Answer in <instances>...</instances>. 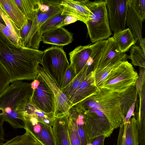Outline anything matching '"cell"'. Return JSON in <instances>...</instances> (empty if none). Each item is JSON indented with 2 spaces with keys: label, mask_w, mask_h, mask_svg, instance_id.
Masks as SVG:
<instances>
[{
  "label": "cell",
  "mask_w": 145,
  "mask_h": 145,
  "mask_svg": "<svg viewBox=\"0 0 145 145\" xmlns=\"http://www.w3.org/2000/svg\"><path fill=\"white\" fill-rule=\"evenodd\" d=\"M43 52L16 44L0 31V64L9 75L11 83L34 80L38 74Z\"/></svg>",
  "instance_id": "1"
},
{
  "label": "cell",
  "mask_w": 145,
  "mask_h": 145,
  "mask_svg": "<svg viewBox=\"0 0 145 145\" xmlns=\"http://www.w3.org/2000/svg\"><path fill=\"white\" fill-rule=\"evenodd\" d=\"M33 93L31 83L15 81L0 95V123L7 121L14 128L25 129L24 112Z\"/></svg>",
  "instance_id": "2"
},
{
  "label": "cell",
  "mask_w": 145,
  "mask_h": 145,
  "mask_svg": "<svg viewBox=\"0 0 145 145\" xmlns=\"http://www.w3.org/2000/svg\"><path fill=\"white\" fill-rule=\"evenodd\" d=\"M87 6L92 13L85 23L91 42L93 43L107 39L112 35L109 23L106 0L88 1Z\"/></svg>",
  "instance_id": "3"
},
{
  "label": "cell",
  "mask_w": 145,
  "mask_h": 145,
  "mask_svg": "<svg viewBox=\"0 0 145 145\" xmlns=\"http://www.w3.org/2000/svg\"><path fill=\"white\" fill-rule=\"evenodd\" d=\"M138 78L131 63L127 60L120 61L115 65L99 89L122 93L134 86Z\"/></svg>",
  "instance_id": "4"
},
{
  "label": "cell",
  "mask_w": 145,
  "mask_h": 145,
  "mask_svg": "<svg viewBox=\"0 0 145 145\" xmlns=\"http://www.w3.org/2000/svg\"><path fill=\"white\" fill-rule=\"evenodd\" d=\"M99 89L92 95L81 101L79 106L84 110L93 108L100 111L108 119L114 129L119 127L124 117L120 111L114 109L112 105V99H110L111 91Z\"/></svg>",
  "instance_id": "5"
},
{
  "label": "cell",
  "mask_w": 145,
  "mask_h": 145,
  "mask_svg": "<svg viewBox=\"0 0 145 145\" xmlns=\"http://www.w3.org/2000/svg\"><path fill=\"white\" fill-rule=\"evenodd\" d=\"M40 64L61 89L65 75L70 65L62 47L52 46L46 49L44 51Z\"/></svg>",
  "instance_id": "6"
},
{
  "label": "cell",
  "mask_w": 145,
  "mask_h": 145,
  "mask_svg": "<svg viewBox=\"0 0 145 145\" xmlns=\"http://www.w3.org/2000/svg\"><path fill=\"white\" fill-rule=\"evenodd\" d=\"M61 1L42 0V3L37 15L32 21L31 28L23 46L38 50L41 41L40 30L48 20L62 11Z\"/></svg>",
  "instance_id": "7"
},
{
  "label": "cell",
  "mask_w": 145,
  "mask_h": 145,
  "mask_svg": "<svg viewBox=\"0 0 145 145\" xmlns=\"http://www.w3.org/2000/svg\"><path fill=\"white\" fill-rule=\"evenodd\" d=\"M91 109L84 112L87 144L100 136H103L105 138L110 137L114 129L100 111Z\"/></svg>",
  "instance_id": "8"
},
{
  "label": "cell",
  "mask_w": 145,
  "mask_h": 145,
  "mask_svg": "<svg viewBox=\"0 0 145 145\" xmlns=\"http://www.w3.org/2000/svg\"><path fill=\"white\" fill-rule=\"evenodd\" d=\"M33 93L31 102L39 109L54 116L56 103L54 93L38 74L31 82Z\"/></svg>",
  "instance_id": "9"
},
{
  "label": "cell",
  "mask_w": 145,
  "mask_h": 145,
  "mask_svg": "<svg viewBox=\"0 0 145 145\" xmlns=\"http://www.w3.org/2000/svg\"><path fill=\"white\" fill-rule=\"evenodd\" d=\"M129 0H106L110 28L114 33L125 29Z\"/></svg>",
  "instance_id": "10"
},
{
  "label": "cell",
  "mask_w": 145,
  "mask_h": 145,
  "mask_svg": "<svg viewBox=\"0 0 145 145\" xmlns=\"http://www.w3.org/2000/svg\"><path fill=\"white\" fill-rule=\"evenodd\" d=\"M25 129L31 132L44 145H55L52 127L34 116L24 113Z\"/></svg>",
  "instance_id": "11"
},
{
  "label": "cell",
  "mask_w": 145,
  "mask_h": 145,
  "mask_svg": "<svg viewBox=\"0 0 145 145\" xmlns=\"http://www.w3.org/2000/svg\"><path fill=\"white\" fill-rule=\"evenodd\" d=\"M38 70V74L47 84L54 94L56 103L54 116H61L67 114L69 109L72 106L71 102L42 67L39 65Z\"/></svg>",
  "instance_id": "12"
},
{
  "label": "cell",
  "mask_w": 145,
  "mask_h": 145,
  "mask_svg": "<svg viewBox=\"0 0 145 145\" xmlns=\"http://www.w3.org/2000/svg\"><path fill=\"white\" fill-rule=\"evenodd\" d=\"M88 0H63L60 6L62 10V15H72L77 18L79 21L85 24L90 19L92 13L87 7Z\"/></svg>",
  "instance_id": "13"
},
{
  "label": "cell",
  "mask_w": 145,
  "mask_h": 145,
  "mask_svg": "<svg viewBox=\"0 0 145 145\" xmlns=\"http://www.w3.org/2000/svg\"><path fill=\"white\" fill-rule=\"evenodd\" d=\"M119 127L117 145H139V134L135 118H130L127 123L123 121Z\"/></svg>",
  "instance_id": "14"
},
{
  "label": "cell",
  "mask_w": 145,
  "mask_h": 145,
  "mask_svg": "<svg viewBox=\"0 0 145 145\" xmlns=\"http://www.w3.org/2000/svg\"><path fill=\"white\" fill-rule=\"evenodd\" d=\"M143 21L135 10L129 0L126 18V25L130 29L140 48L145 53V39L142 35V22Z\"/></svg>",
  "instance_id": "15"
},
{
  "label": "cell",
  "mask_w": 145,
  "mask_h": 145,
  "mask_svg": "<svg viewBox=\"0 0 145 145\" xmlns=\"http://www.w3.org/2000/svg\"><path fill=\"white\" fill-rule=\"evenodd\" d=\"M68 118V114L54 117L52 129L55 145H71Z\"/></svg>",
  "instance_id": "16"
},
{
  "label": "cell",
  "mask_w": 145,
  "mask_h": 145,
  "mask_svg": "<svg viewBox=\"0 0 145 145\" xmlns=\"http://www.w3.org/2000/svg\"><path fill=\"white\" fill-rule=\"evenodd\" d=\"M72 34L63 27L55 28L42 33L41 41L44 43L63 46L72 42Z\"/></svg>",
  "instance_id": "17"
},
{
  "label": "cell",
  "mask_w": 145,
  "mask_h": 145,
  "mask_svg": "<svg viewBox=\"0 0 145 145\" xmlns=\"http://www.w3.org/2000/svg\"><path fill=\"white\" fill-rule=\"evenodd\" d=\"M0 9L9 16L20 30L28 22L14 0H0Z\"/></svg>",
  "instance_id": "18"
},
{
  "label": "cell",
  "mask_w": 145,
  "mask_h": 145,
  "mask_svg": "<svg viewBox=\"0 0 145 145\" xmlns=\"http://www.w3.org/2000/svg\"><path fill=\"white\" fill-rule=\"evenodd\" d=\"M92 50V44H90L78 46L69 53L70 65L74 68L77 75L86 65Z\"/></svg>",
  "instance_id": "19"
},
{
  "label": "cell",
  "mask_w": 145,
  "mask_h": 145,
  "mask_svg": "<svg viewBox=\"0 0 145 145\" xmlns=\"http://www.w3.org/2000/svg\"><path fill=\"white\" fill-rule=\"evenodd\" d=\"M112 37L121 53L129 51L137 41L128 28L114 33Z\"/></svg>",
  "instance_id": "20"
},
{
  "label": "cell",
  "mask_w": 145,
  "mask_h": 145,
  "mask_svg": "<svg viewBox=\"0 0 145 145\" xmlns=\"http://www.w3.org/2000/svg\"><path fill=\"white\" fill-rule=\"evenodd\" d=\"M93 79V74L92 72L88 74L82 82L79 87L73 94L70 102L72 106L89 96L92 93L91 84Z\"/></svg>",
  "instance_id": "21"
},
{
  "label": "cell",
  "mask_w": 145,
  "mask_h": 145,
  "mask_svg": "<svg viewBox=\"0 0 145 145\" xmlns=\"http://www.w3.org/2000/svg\"><path fill=\"white\" fill-rule=\"evenodd\" d=\"M27 20L32 21L39 11L42 0H14Z\"/></svg>",
  "instance_id": "22"
},
{
  "label": "cell",
  "mask_w": 145,
  "mask_h": 145,
  "mask_svg": "<svg viewBox=\"0 0 145 145\" xmlns=\"http://www.w3.org/2000/svg\"><path fill=\"white\" fill-rule=\"evenodd\" d=\"M68 114L74 120L76 124L81 145H87V139L84 127V112L74 105L69 109Z\"/></svg>",
  "instance_id": "23"
},
{
  "label": "cell",
  "mask_w": 145,
  "mask_h": 145,
  "mask_svg": "<svg viewBox=\"0 0 145 145\" xmlns=\"http://www.w3.org/2000/svg\"><path fill=\"white\" fill-rule=\"evenodd\" d=\"M88 68L86 65L72 80L61 90L70 101L73 94L88 74Z\"/></svg>",
  "instance_id": "24"
},
{
  "label": "cell",
  "mask_w": 145,
  "mask_h": 145,
  "mask_svg": "<svg viewBox=\"0 0 145 145\" xmlns=\"http://www.w3.org/2000/svg\"><path fill=\"white\" fill-rule=\"evenodd\" d=\"M25 130L24 134L17 136L0 145H44L31 132Z\"/></svg>",
  "instance_id": "25"
},
{
  "label": "cell",
  "mask_w": 145,
  "mask_h": 145,
  "mask_svg": "<svg viewBox=\"0 0 145 145\" xmlns=\"http://www.w3.org/2000/svg\"><path fill=\"white\" fill-rule=\"evenodd\" d=\"M30 101L27 104L24 113L34 116L39 120L52 127L54 117V115L44 113L33 104Z\"/></svg>",
  "instance_id": "26"
},
{
  "label": "cell",
  "mask_w": 145,
  "mask_h": 145,
  "mask_svg": "<svg viewBox=\"0 0 145 145\" xmlns=\"http://www.w3.org/2000/svg\"><path fill=\"white\" fill-rule=\"evenodd\" d=\"M0 15L13 39V42L16 44L21 45L20 30L17 27L9 16L1 9Z\"/></svg>",
  "instance_id": "27"
},
{
  "label": "cell",
  "mask_w": 145,
  "mask_h": 145,
  "mask_svg": "<svg viewBox=\"0 0 145 145\" xmlns=\"http://www.w3.org/2000/svg\"><path fill=\"white\" fill-rule=\"evenodd\" d=\"M130 48V55L129 57L131 60L132 63L135 66L144 68L145 53L139 46L134 45Z\"/></svg>",
  "instance_id": "28"
},
{
  "label": "cell",
  "mask_w": 145,
  "mask_h": 145,
  "mask_svg": "<svg viewBox=\"0 0 145 145\" xmlns=\"http://www.w3.org/2000/svg\"><path fill=\"white\" fill-rule=\"evenodd\" d=\"M62 12L52 16L48 20L41 26L40 33L44 32L54 29L65 18L66 15L61 14Z\"/></svg>",
  "instance_id": "29"
},
{
  "label": "cell",
  "mask_w": 145,
  "mask_h": 145,
  "mask_svg": "<svg viewBox=\"0 0 145 145\" xmlns=\"http://www.w3.org/2000/svg\"><path fill=\"white\" fill-rule=\"evenodd\" d=\"M69 132L71 145H81L76 124L68 114Z\"/></svg>",
  "instance_id": "30"
},
{
  "label": "cell",
  "mask_w": 145,
  "mask_h": 145,
  "mask_svg": "<svg viewBox=\"0 0 145 145\" xmlns=\"http://www.w3.org/2000/svg\"><path fill=\"white\" fill-rule=\"evenodd\" d=\"M10 82L9 75L0 64V95L8 88Z\"/></svg>",
  "instance_id": "31"
},
{
  "label": "cell",
  "mask_w": 145,
  "mask_h": 145,
  "mask_svg": "<svg viewBox=\"0 0 145 145\" xmlns=\"http://www.w3.org/2000/svg\"><path fill=\"white\" fill-rule=\"evenodd\" d=\"M135 11L144 21L145 18V0H130Z\"/></svg>",
  "instance_id": "32"
},
{
  "label": "cell",
  "mask_w": 145,
  "mask_h": 145,
  "mask_svg": "<svg viewBox=\"0 0 145 145\" xmlns=\"http://www.w3.org/2000/svg\"><path fill=\"white\" fill-rule=\"evenodd\" d=\"M76 75L74 68L72 66L70 65L65 75L61 90L68 85Z\"/></svg>",
  "instance_id": "33"
},
{
  "label": "cell",
  "mask_w": 145,
  "mask_h": 145,
  "mask_svg": "<svg viewBox=\"0 0 145 145\" xmlns=\"http://www.w3.org/2000/svg\"><path fill=\"white\" fill-rule=\"evenodd\" d=\"M32 21L28 20V22L20 30L21 38V45L23 46L29 33L32 24Z\"/></svg>",
  "instance_id": "34"
},
{
  "label": "cell",
  "mask_w": 145,
  "mask_h": 145,
  "mask_svg": "<svg viewBox=\"0 0 145 145\" xmlns=\"http://www.w3.org/2000/svg\"><path fill=\"white\" fill-rule=\"evenodd\" d=\"M78 20H79L76 17L72 15H67L55 28L63 27L64 26L74 23Z\"/></svg>",
  "instance_id": "35"
},
{
  "label": "cell",
  "mask_w": 145,
  "mask_h": 145,
  "mask_svg": "<svg viewBox=\"0 0 145 145\" xmlns=\"http://www.w3.org/2000/svg\"><path fill=\"white\" fill-rule=\"evenodd\" d=\"M136 97H136L133 103L128 111L126 116L124 118L123 121L125 123H127L128 122L131 117L133 114L135 108Z\"/></svg>",
  "instance_id": "36"
},
{
  "label": "cell",
  "mask_w": 145,
  "mask_h": 145,
  "mask_svg": "<svg viewBox=\"0 0 145 145\" xmlns=\"http://www.w3.org/2000/svg\"><path fill=\"white\" fill-rule=\"evenodd\" d=\"M105 138L103 136L98 137L87 145H104Z\"/></svg>",
  "instance_id": "37"
},
{
  "label": "cell",
  "mask_w": 145,
  "mask_h": 145,
  "mask_svg": "<svg viewBox=\"0 0 145 145\" xmlns=\"http://www.w3.org/2000/svg\"><path fill=\"white\" fill-rule=\"evenodd\" d=\"M0 31L8 39L13 42V39L6 26L0 23Z\"/></svg>",
  "instance_id": "38"
},
{
  "label": "cell",
  "mask_w": 145,
  "mask_h": 145,
  "mask_svg": "<svg viewBox=\"0 0 145 145\" xmlns=\"http://www.w3.org/2000/svg\"><path fill=\"white\" fill-rule=\"evenodd\" d=\"M5 133L3 125L0 123V144L3 143L4 140Z\"/></svg>",
  "instance_id": "39"
},
{
  "label": "cell",
  "mask_w": 145,
  "mask_h": 145,
  "mask_svg": "<svg viewBox=\"0 0 145 145\" xmlns=\"http://www.w3.org/2000/svg\"><path fill=\"white\" fill-rule=\"evenodd\" d=\"M0 23L6 26L5 23L0 15Z\"/></svg>",
  "instance_id": "40"
}]
</instances>
